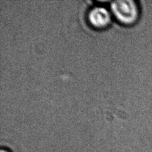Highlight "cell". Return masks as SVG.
Returning <instances> with one entry per match:
<instances>
[{
    "label": "cell",
    "mask_w": 152,
    "mask_h": 152,
    "mask_svg": "<svg viewBox=\"0 0 152 152\" xmlns=\"http://www.w3.org/2000/svg\"><path fill=\"white\" fill-rule=\"evenodd\" d=\"M110 8L115 19L125 26H131L137 24L141 18V4L137 1H115L112 2Z\"/></svg>",
    "instance_id": "obj_1"
},
{
    "label": "cell",
    "mask_w": 152,
    "mask_h": 152,
    "mask_svg": "<svg viewBox=\"0 0 152 152\" xmlns=\"http://www.w3.org/2000/svg\"><path fill=\"white\" fill-rule=\"evenodd\" d=\"M87 17L90 26L96 29L106 28L111 20L109 11L102 7H96L91 8Z\"/></svg>",
    "instance_id": "obj_2"
}]
</instances>
